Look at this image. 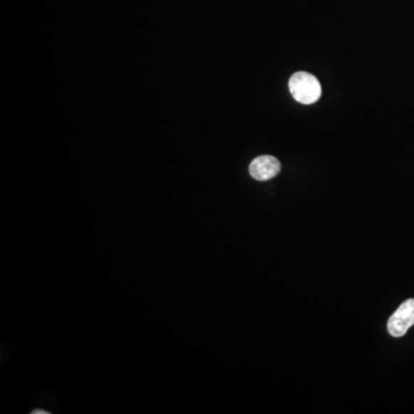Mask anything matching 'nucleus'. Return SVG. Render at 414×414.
Wrapping results in <instances>:
<instances>
[{
	"label": "nucleus",
	"instance_id": "1",
	"mask_svg": "<svg viewBox=\"0 0 414 414\" xmlns=\"http://www.w3.org/2000/svg\"><path fill=\"white\" fill-rule=\"evenodd\" d=\"M289 90L300 104L309 105L322 97V85L318 78L307 72H298L289 80Z\"/></svg>",
	"mask_w": 414,
	"mask_h": 414
},
{
	"label": "nucleus",
	"instance_id": "3",
	"mask_svg": "<svg viewBox=\"0 0 414 414\" xmlns=\"http://www.w3.org/2000/svg\"><path fill=\"white\" fill-rule=\"evenodd\" d=\"M281 164L275 156H261L255 158L250 165V175L257 181H268L279 174Z\"/></svg>",
	"mask_w": 414,
	"mask_h": 414
},
{
	"label": "nucleus",
	"instance_id": "4",
	"mask_svg": "<svg viewBox=\"0 0 414 414\" xmlns=\"http://www.w3.org/2000/svg\"><path fill=\"white\" fill-rule=\"evenodd\" d=\"M33 414H48V412L43 411V410H35V411L31 412Z\"/></svg>",
	"mask_w": 414,
	"mask_h": 414
},
{
	"label": "nucleus",
	"instance_id": "2",
	"mask_svg": "<svg viewBox=\"0 0 414 414\" xmlns=\"http://www.w3.org/2000/svg\"><path fill=\"white\" fill-rule=\"evenodd\" d=\"M414 324V298L408 299L397 309L388 322V331L393 337H402Z\"/></svg>",
	"mask_w": 414,
	"mask_h": 414
}]
</instances>
